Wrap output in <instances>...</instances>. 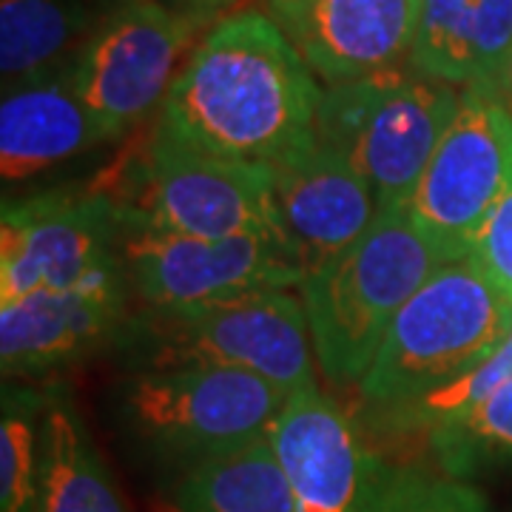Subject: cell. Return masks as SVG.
<instances>
[{"label": "cell", "mask_w": 512, "mask_h": 512, "mask_svg": "<svg viewBox=\"0 0 512 512\" xmlns=\"http://www.w3.org/2000/svg\"><path fill=\"white\" fill-rule=\"evenodd\" d=\"M322 92L268 12L225 15L188 52L154 131L205 157L274 165L316 134Z\"/></svg>", "instance_id": "obj_1"}, {"label": "cell", "mask_w": 512, "mask_h": 512, "mask_svg": "<svg viewBox=\"0 0 512 512\" xmlns=\"http://www.w3.org/2000/svg\"><path fill=\"white\" fill-rule=\"evenodd\" d=\"M285 402V390L242 370H134L111 393V421L128 453L171 484L197 464L265 439Z\"/></svg>", "instance_id": "obj_2"}, {"label": "cell", "mask_w": 512, "mask_h": 512, "mask_svg": "<svg viewBox=\"0 0 512 512\" xmlns=\"http://www.w3.org/2000/svg\"><path fill=\"white\" fill-rule=\"evenodd\" d=\"M441 265L407 208H382L353 245L305 274L299 288L313 356L330 384L362 382L393 319Z\"/></svg>", "instance_id": "obj_3"}, {"label": "cell", "mask_w": 512, "mask_h": 512, "mask_svg": "<svg viewBox=\"0 0 512 512\" xmlns=\"http://www.w3.org/2000/svg\"><path fill=\"white\" fill-rule=\"evenodd\" d=\"M134 370L220 367L268 379L288 396L316 384L308 313L288 291H259L183 308L131 311L117 342Z\"/></svg>", "instance_id": "obj_4"}, {"label": "cell", "mask_w": 512, "mask_h": 512, "mask_svg": "<svg viewBox=\"0 0 512 512\" xmlns=\"http://www.w3.org/2000/svg\"><path fill=\"white\" fill-rule=\"evenodd\" d=\"M512 333V302L470 259L447 262L407 302L359 382L367 416L402 407L493 356Z\"/></svg>", "instance_id": "obj_5"}, {"label": "cell", "mask_w": 512, "mask_h": 512, "mask_svg": "<svg viewBox=\"0 0 512 512\" xmlns=\"http://www.w3.org/2000/svg\"><path fill=\"white\" fill-rule=\"evenodd\" d=\"M461 89L410 63L322 94L316 137L373 188L379 208H407L458 109Z\"/></svg>", "instance_id": "obj_6"}, {"label": "cell", "mask_w": 512, "mask_h": 512, "mask_svg": "<svg viewBox=\"0 0 512 512\" xmlns=\"http://www.w3.org/2000/svg\"><path fill=\"white\" fill-rule=\"evenodd\" d=\"M106 191L143 231L200 239L265 237L291 245L276 208L271 165L205 157L174 146L154 128Z\"/></svg>", "instance_id": "obj_7"}, {"label": "cell", "mask_w": 512, "mask_h": 512, "mask_svg": "<svg viewBox=\"0 0 512 512\" xmlns=\"http://www.w3.org/2000/svg\"><path fill=\"white\" fill-rule=\"evenodd\" d=\"M319 384L288 396L268 430L296 512H396L421 478L390 461Z\"/></svg>", "instance_id": "obj_8"}, {"label": "cell", "mask_w": 512, "mask_h": 512, "mask_svg": "<svg viewBox=\"0 0 512 512\" xmlns=\"http://www.w3.org/2000/svg\"><path fill=\"white\" fill-rule=\"evenodd\" d=\"M510 191V97L493 86H464L407 214L444 262H461L473 251L481 225Z\"/></svg>", "instance_id": "obj_9"}, {"label": "cell", "mask_w": 512, "mask_h": 512, "mask_svg": "<svg viewBox=\"0 0 512 512\" xmlns=\"http://www.w3.org/2000/svg\"><path fill=\"white\" fill-rule=\"evenodd\" d=\"M200 29L165 0L114 3L72 63L74 89L103 140L123 137L163 106Z\"/></svg>", "instance_id": "obj_10"}, {"label": "cell", "mask_w": 512, "mask_h": 512, "mask_svg": "<svg viewBox=\"0 0 512 512\" xmlns=\"http://www.w3.org/2000/svg\"><path fill=\"white\" fill-rule=\"evenodd\" d=\"M134 222L106 188H52L6 200L0 217V302L74 288L123 254Z\"/></svg>", "instance_id": "obj_11"}, {"label": "cell", "mask_w": 512, "mask_h": 512, "mask_svg": "<svg viewBox=\"0 0 512 512\" xmlns=\"http://www.w3.org/2000/svg\"><path fill=\"white\" fill-rule=\"evenodd\" d=\"M123 262L131 291L146 308L291 291L305 279L291 245L265 237L200 239L134 228L123 245Z\"/></svg>", "instance_id": "obj_12"}, {"label": "cell", "mask_w": 512, "mask_h": 512, "mask_svg": "<svg viewBox=\"0 0 512 512\" xmlns=\"http://www.w3.org/2000/svg\"><path fill=\"white\" fill-rule=\"evenodd\" d=\"M134 296L123 254L74 288H43L0 302V367L6 382L49 379L117 350Z\"/></svg>", "instance_id": "obj_13"}, {"label": "cell", "mask_w": 512, "mask_h": 512, "mask_svg": "<svg viewBox=\"0 0 512 512\" xmlns=\"http://www.w3.org/2000/svg\"><path fill=\"white\" fill-rule=\"evenodd\" d=\"M316 77L348 83L410 60L419 0H265Z\"/></svg>", "instance_id": "obj_14"}, {"label": "cell", "mask_w": 512, "mask_h": 512, "mask_svg": "<svg viewBox=\"0 0 512 512\" xmlns=\"http://www.w3.org/2000/svg\"><path fill=\"white\" fill-rule=\"evenodd\" d=\"M271 168L282 228L305 274L353 245L382 211L365 177L316 134Z\"/></svg>", "instance_id": "obj_15"}, {"label": "cell", "mask_w": 512, "mask_h": 512, "mask_svg": "<svg viewBox=\"0 0 512 512\" xmlns=\"http://www.w3.org/2000/svg\"><path fill=\"white\" fill-rule=\"evenodd\" d=\"M103 143L92 114L74 89L72 66L3 92L0 171L23 183Z\"/></svg>", "instance_id": "obj_16"}, {"label": "cell", "mask_w": 512, "mask_h": 512, "mask_svg": "<svg viewBox=\"0 0 512 512\" xmlns=\"http://www.w3.org/2000/svg\"><path fill=\"white\" fill-rule=\"evenodd\" d=\"M512 0H419L410 66L436 80L507 92Z\"/></svg>", "instance_id": "obj_17"}, {"label": "cell", "mask_w": 512, "mask_h": 512, "mask_svg": "<svg viewBox=\"0 0 512 512\" xmlns=\"http://www.w3.org/2000/svg\"><path fill=\"white\" fill-rule=\"evenodd\" d=\"M37 512H131L86 421L57 387L46 410Z\"/></svg>", "instance_id": "obj_18"}, {"label": "cell", "mask_w": 512, "mask_h": 512, "mask_svg": "<svg viewBox=\"0 0 512 512\" xmlns=\"http://www.w3.org/2000/svg\"><path fill=\"white\" fill-rule=\"evenodd\" d=\"M168 512H296L271 439L197 464L168 484Z\"/></svg>", "instance_id": "obj_19"}, {"label": "cell", "mask_w": 512, "mask_h": 512, "mask_svg": "<svg viewBox=\"0 0 512 512\" xmlns=\"http://www.w3.org/2000/svg\"><path fill=\"white\" fill-rule=\"evenodd\" d=\"M86 18L69 0H0L3 92L72 66Z\"/></svg>", "instance_id": "obj_20"}, {"label": "cell", "mask_w": 512, "mask_h": 512, "mask_svg": "<svg viewBox=\"0 0 512 512\" xmlns=\"http://www.w3.org/2000/svg\"><path fill=\"white\" fill-rule=\"evenodd\" d=\"M52 387L6 382L0 396V512H37Z\"/></svg>", "instance_id": "obj_21"}, {"label": "cell", "mask_w": 512, "mask_h": 512, "mask_svg": "<svg viewBox=\"0 0 512 512\" xmlns=\"http://www.w3.org/2000/svg\"><path fill=\"white\" fill-rule=\"evenodd\" d=\"M512 379V333L507 342L495 350L493 356H487L484 362L470 367L467 373H461L447 384H441L436 390L424 393L413 402L384 410L376 416H367L370 433L376 436H390V439H410V436H430L441 427L464 419L476 410L478 404H484L495 390L504 382Z\"/></svg>", "instance_id": "obj_22"}, {"label": "cell", "mask_w": 512, "mask_h": 512, "mask_svg": "<svg viewBox=\"0 0 512 512\" xmlns=\"http://www.w3.org/2000/svg\"><path fill=\"white\" fill-rule=\"evenodd\" d=\"M427 450L441 476L473 478L512 470V379L464 419L427 436Z\"/></svg>", "instance_id": "obj_23"}, {"label": "cell", "mask_w": 512, "mask_h": 512, "mask_svg": "<svg viewBox=\"0 0 512 512\" xmlns=\"http://www.w3.org/2000/svg\"><path fill=\"white\" fill-rule=\"evenodd\" d=\"M495 291L512 302V191L493 208L481 225L473 251L467 256Z\"/></svg>", "instance_id": "obj_24"}, {"label": "cell", "mask_w": 512, "mask_h": 512, "mask_svg": "<svg viewBox=\"0 0 512 512\" xmlns=\"http://www.w3.org/2000/svg\"><path fill=\"white\" fill-rule=\"evenodd\" d=\"M396 512H490V504L470 481L421 476Z\"/></svg>", "instance_id": "obj_25"}, {"label": "cell", "mask_w": 512, "mask_h": 512, "mask_svg": "<svg viewBox=\"0 0 512 512\" xmlns=\"http://www.w3.org/2000/svg\"><path fill=\"white\" fill-rule=\"evenodd\" d=\"M165 3L188 20H194L197 26H208L211 20L231 15V9L237 6L239 0H165Z\"/></svg>", "instance_id": "obj_26"}, {"label": "cell", "mask_w": 512, "mask_h": 512, "mask_svg": "<svg viewBox=\"0 0 512 512\" xmlns=\"http://www.w3.org/2000/svg\"><path fill=\"white\" fill-rule=\"evenodd\" d=\"M507 97H510V103H512V55H510V63H507Z\"/></svg>", "instance_id": "obj_27"}, {"label": "cell", "mask_w": 512, "mask_h": 512, "mask_svg": "<svg viewBox=\"0 0 512 512\" xmlns=\"http://www.w3.org/2000/svg\"><path fill=\"white\" fill-rule=\"evenodd\" d=\"M510 512H512V510H510Z\"/></svg>", "instance_id": "obj_28"}]
</instances>
